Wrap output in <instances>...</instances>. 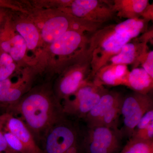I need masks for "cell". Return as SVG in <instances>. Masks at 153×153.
I'll use <instances>...</instances> for the list:
<instances>
[{
  "label": "cell",
  "instance_id": "5",
  "mask_svg": "<svg viewBox=\"0 0 153 153\" xmlns=\"http://www.w3.org/2000/svg\"><path fill=\"white\" fill-rule=\"evenodd\" d=\"M107 90L104 86L95 85L90 79L87 80L71 96L62 101L63 112L66 115L84 119Z\"/></svg>",
  "mask_w": 153,
  "mask_h": 153
},
{
  "label": "cell",
  "instance_id": "2",
  "mask_svg": "<svg viewBox=\"0 0 153 153\" xmlns=\"http://www.w3.org/2000/svg\"><path fill=\"white\" fill-rule=\"evenodd\" d=\"M148 22L141 18L127 19L118 24L102 26L92 33L88 49L91 57V79L126 44L147 31Z\"/></svg>",
  "mask_w": 153,
  "mask_h": 153
},
{
  "label": "cell",
  "instance_id": "23",
  "mask_svg": "<svg viewBox=\"0 0 153 153\" xmlns=\"http://www.w3.org/2000/svg\"><path fill=\"white\" fill-rule=\"evenodd\" d=\"M8 145L14 151L19 153H29L22 142L10 132L1 131Z\"/></svg>",
  "mask_w": 153,
  "mask_h": 153
},
{
  "label": "cell",
  "instance_id": "18",
  "mask_svg": "<svg viewBox=\"0 0 153 153\" xmlns=\"http://www.w3.org/2000/svg\"><path fill=\"white\" fill-rule=\"evenodd\" d=\"M16 29L25 40L27 48L30 50L35 49L40 38L39 32L36 26L31 23H21L17 25Z\"/></svg>",
  "mask_w": 153,
  "mask_h": 153
},
{
  "label": "cell",
  "instance_id": "27",
  "mask_svg": "<svg viewBox=\"0 0 153 153\" xmlns=\"http://www.w3.org/2000/svg\"><path fill=\"white\" fill-rule=\"evenodd\" d=\"M141 19L149 22L152 21L153 19V4H149L140 16Z\"/></svg>",
  "mask_w": 153,
  "mask_h": 153
},
{
  "label": "cell",
  "instance_id": "7",
  "mask_svg": "<svg viewBox=\"0 0 153 153\" xmlns=\"http://www.w3.org/2000/svg\"><path fill=\"white\" fill-rule=\"evenodd\" d=\"M78 128L65 118L52 127L42 141L44 153H65L80 139Z\"/></svg>",
  "mask_w": 153,
  "mask_h": 153
},
{
  "label": "cell",
  "instance_id": "11",
  "mask_svg": "<svg viewBox=\"0 0 153 153\" xmlns=\"http://www.w3.org/2000/svg\"><path fill=\"white\" fill-rule=\"evenodd\" d=\"M129 72L127 65L107 64L95 73L92 82L97 86H126Z\"/></svg>",
  "mask_w": 153,
  "mask_h": 153
},
{
  "label": "cell",
  "instance_id": "13",
  "mask_svg": "<svg viewBox=\"0 0 153 153\" xmlns=\"http://www.w3.org/2000/svg\"><path fill=\"white\" fill-rule=\"evenodd\" d=\"M123 97L120 93L107 90L84 120L88 127L96 126L105 114Z\"/></svg>",
  "mask_w": 153,
  "mask_h": 153
},
{
  "label": "cell",
  "instance_id": "4",
  "mask_svg": "<svg viewBox=\"0 0 153 153\" xmlns=\"http://www.w3.org/2000/svg\"><path fill=\"white\" fill-rule=\"evenodd\" d=\"M88 40L85 33L70 30L50 44L51 53L58 57L60 72L65 65H70L87 51Z\"/></svg>",
  "mask_w": 153,
  "mask_h": 153
},
{
  "label": "cell",
  "instance_id": "20",
  "mask_svg": "<svg viewBox=\"0 0 153 153\" xmlns=\"http://www.w3.org/2000/svg\"><path fill=\"white\" fill-rule=\"evenodd\" d=\"M123 97L103 116L96 126H102L109 128L118 129V123L121 114Z\"/></svg>",
  "mask_w": 153,
  "mask_h": 153
},
{
  "label": "cell",
  "instance_id": "17",
  "mask_svg": "<svg viewBox=\"0 0 153 153\" xmlns=\"http://www.w3.org/2000/svg\"><path fill=\"white\" fill-rule=\"evenodd\" d=\"M0 46L3 52L8 54L15 60L22 59L27 49L25 40L19 34L11 39L0 41Z\"/></svg>",
  "mask_w": 153,
  "mask_h": 153
},
{
  "label": "cell",
  "instance_id": "8",
  "mask_svg": "<svg viewBox=\"0 0 153 153\" xmlns=\"http://www.w3.org/2000/svg\"><path fill=\"white\" fill-rule=\"evenodd\" d=\"M152 97L149 94L134 92L124 97L121 114L123 117V127L120 130L123 136L131 137L135 128L141 118L148 111L153 109Z\"/></svg>",
  "mask_w": 153,
  "mask_h": 153
},
{
  "label": "cell",
  "instance_id": "22",
  "mask_svg": "<svg viewBox=\"0 0 153 153\" xmlns=\"http://www.w3.org/2000/svg\"><path fill=\"white\" fill-rule=\"evenodd\" d=\"M140 64L144 69L153 77V51L149 50V47L146 48L139 57L137 66Z\"/></svg>",
  "mask_w": 153,
  "mask_h": 153
},
{
  "label": "cell",
  "instance_id": "1",
  "mask_svg": "<svg viewBox=\"0 0 153 153\" xmlns=\"http://www.w3.org/2000/svg\"><path fill=\"white\" fill-rule=\"evenodd\" d=\"M5 112L19 115L36 143L42 141L49 129L66 118L62 103L55 93L42 88L24 95Z\"/></svg>",
  "mask_w": 153,
  "mask_h": 153
},
{
  "label": "cell",
  "instance_id": "15",
  "mask_svg": "<svg viewBox=\"0 0 153 153\" xmlns=\"http://www.w3.org/2000/svg\"><path fill=\"white\" fill-rule=\"evenodd\" d=\"M149 4L148 0H114L111 6L117 16L127 20L140 18Z\"/></svg>",
  "mask_w": 153,
  "mask_h": 153
},
{
  "label": "cell",
  "instance_id": "25",
  "mask_svg": "<svg viewBox=\"0 0 153 153\" xmlns=\"http://www.w3.org/2000/svg\"><path fill=\"white\" fill-rule=\"evenodd\" d=\"M153 123V109H152L148 111L143 116L134 130V131L143 129Z\"/></svg>",
  "mask_w": 153,
  "mask_h": 153
},
{
  "label": "cell",
  "instance_id": "21",
  "mask_svg": "<svg viewBox=\"0 0 153 153\" xmlns=\"http://www.w3.org/2000/svg\"><path fill=\"white\" fill-rule=\"evenodd\" d=\"M16 69L12 57L7 53H0V81L9 78Z\"/></svg>",
  "mask_w": 153,
  "mask_h": 153
},
{
  "label": "cell",
  "instance_id": "19",
  "mask_svg": "<svg viewBox=\"0 0 153 153\" xmlns=\"http://www.w3.org/2000/svg\"><path fill=\"white\" fill-rule=\"evenodd\" d=\"M119 153H153V141L130 138Z\"/></svg>",
  "mask_w": 153,
  "mask_h": 153
},
{
  "label": "cell",
  "instance_id": "10",
  "mask_svg": "<svg viewBox=\"0 0 153 153\" xmlns=\"http://www.w3.org/2000/svg\"><path fill=\"white\" fill-rule=\"evenodd\" d=\"M0 131H9L16 136L29 153H44L25 122L13 114L4 112L0 115Z\"/></svg>",
  "mask_w": 153,
  "mask_h": 153
},
{
  "label": "cell",
  "instance_id": "26",
  "mask_svg": "<svg viewBox=\"0 0 153 153\" xmlns=\"http://www.w3.org/2000/svg\"><path fill=\"white\" fill-rule=\"evenodd\" d=\"M0 153H19L14 151L8 145L2 133L0 131Z\"/></svg>",
  "mask_w": 153,
  "mask_h": 153
},
{
  "label": "cell",
  "instance_id": "14",
  "mask_svg": "<svg viewBox=\"0 0 153 153\" xmlns=\"http://www.w3.org/2000/svg\"><path fill=\"white\" fill-rule=\"evenodd\" d=\"M26 87L22 80L15 83L9 78L0 81V108L6 111L17 103L24 96Z\"/></svg>",
  "mask_w": 153,
  "mask_h": 153
},
{
  "label": "cell",
  "instance_id": "24",
  "mask_svg": "<svg viewBox=\"0 0 153 153\" xmlns=\"http://www.w3.org/2000/svg\"><path fill=\"white\" fill-rule=\"evenodd\" d=\"M131 137L143 140L153 141V123L143 129L134 131Z\"/></svg>",
  "mask_w": 153,
  "mask_h": 153
},
{
  "label": "cell",
  "instance_id": "12",
  "mask_svg": "<svg viewBox=\"0 0 153 153\" xmlns=\"http://www.w3.org/2000/svg\"><path fill=\"white\" fill-rule=\"evenodd\" d=\"M148 47L147 43L137 37L123 46L117 55L110 58L107 64H132L133 68H137L139 57Z\"/></svg>",
  "mask_w": 153,
  "mask_h": 153
},
{
  "label": "cell",
  "instance_id": "28",
  "mask_svg": "<svg viewBox=\"0 0 153 153\" xmlns=\"http://www.w3.org/2000/svg\"><path fill=\"white\" fill-rule=\"evenodd\" d=\"M65 153H84L82 149L81 139L70 147Z\"/></svg>",
  "mask_w": 153,
  "mask_h": 153
},
{
  "label": "cell",
  "instance_id": "3",
  "mask_svg": "<svg viewBox=\"0 0 153 153\" xmlns=\"http://www.w3.org/2000/svg\"><path fill=\"white\" fill-rule=\"evenodd\" d=\"M91 57L88 51L61 72L55 93L60 102L68 98L85 81L91 79Z\"/></svg>",
  "mask_w": 153,
  "mask_h": 153
},
{
  "label": "cell",
  "instance_id": "6",
  "mask_svg": "<svg viewBox=\"0 0 153 153\" xmlns=\"http://www.w3.org/2000/svg\"><path fill=\"white\" fill-rule=\"evenodd\" d=\"M123 138L118 128L98 126L88 127L81 143L84 153H119Z\"/></svg>",
  "mask_w": 153,
  "mask_h": 153
},
{
  "label": "cell",
  "instance_id": "9",
  "mask_svg": "<svg viewBox=\"0 0 153 153\" xmlns=\"http://www.w3.org/2000/svg\"><path fill=\"white\" fill-rule=\"evenodd\" d=\"M63 10L75 18L102 25L116 16L111 4L100 0H74Z\"/></svg>",
  "mask_w": 153,
  "mask_h": 153
},
{
  "label": "cell",
  "instance_id": "16",
  "mask_svg": "<svg viewBox=\"0 0 153 153\" xmlns=\"http://www.w3.org/2000/svg\"><path fill=\"white\" fill-rule=\"evenodd\" d=\"M126 86L134 92L149 94L153 89V77L142 68H132L129 73Z\"/></svg>",
  "mask_w": 153,
  "mask_h": 153
},
{
  "label": "cell",
  "instance_id": "29",
  "mask_svg": "<svg viewBox=\"0 0 153 153\" xmlns=\"http://www.w3.org/2000/svg\"><path fill=\"white\" fill-rule=\"evenodd\" d=\"M4 12L1 9H0V40H1V22H2L3 19H4Z\"/></svg>",
  "mask_w": 153,
  "mask_h": 153
}]
</instances>
